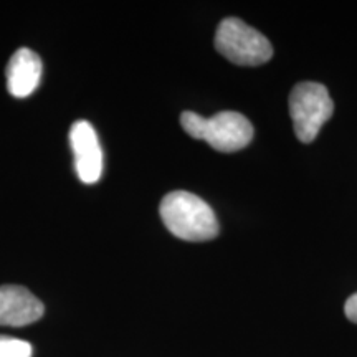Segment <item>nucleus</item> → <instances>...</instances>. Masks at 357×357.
Masks as SVG:
<instances>
[{
    "label": "nucleus",
    "instance_id": "3",
    "mask_svg": "<svg viewBox=\"0 0 357 357\" xmlns=\"http://www.w3.org/2000/svg\"><path fill=\"white\" fill-rule=\"evenodd\" d=\"M215 48L231 63L242 66L263 65L273 55L270 40L235 17L220 22L215 33Z\"/></svg>",
    "mask_w": 357,
    "mask_h": 357
},
{
    "label": "nucleus",
    "instance_id": "5",
    "mask_svg": "<svg viewBox=\"0 0 357 357\" xmlns=\"http://www.w3.org/2000/svg\"><path fill=\"white\" fill-rule=\"evenodd\" d=\"M70 144L79 181L84 184H95L100 181L102 151L95 128L88 121H77L70 129Z\"/></svg>",
    "mask_w": 357,
    "mask_h": 357
},
{
    "label": "nucleus",
    "instance_id": "6",
    "mask_svg": "<svg viewBox=\"0 0 357 357\" xmlns=\"http://www.w3.org/2000/svg\"><path fill=\"white\" fill-rule=\"evenodd\" d=\"M45 306L35 294L19 284L0 287V326L32 324L43 316Z\"/></svg>",
    "mask_w": 357,
    "mask_h": 357
},
{
    "label": "nucleus",
    "instance_id": "4",
    "mask_svg": "<svg viewBox=\"0 0 357 357\" xmlns=\"http://www.w3.org/2000/svg\"><path fill=\"white\" fill-rule=\"evenodd\" d=\"M333 111L331 96L321 83H298L289 95V114L294 132L305 144L316 139L324 123L331 119Z\"/></svg>",
    "mask_w": 357,
    "mask_h": 357
},
{
    "label": "nucleus",
    "instance_id": "2",
    "mask_svg": "<svg viewBox=\"0 0 357 357\" xmlns=\"http://www.w3.org/2000/svg\"><path fill=\"white\" fill-rule=\"evenodd\" d=\"M181 126L194 139H202L218 153H236L252 142L253 126L236 111H222L212 118L184 111Z\"/></svg>",
    "mask_w": 357,
    "mask_h": 357
},
{
    "label": "nucleus",
    "instance_id": "8",
    "mask_svg": "<svg viewBox=\"0 0 357 357\" xmlns=\"http://www.w3.org/2000/svg\"><path fill=\"white\" fill-rule=\"evenodd\" d=\"M30 342L17 337L0 336V357H32Z\"/></svg>",
    "mask_w": 357,
    "mask_h": 357
},
{
    "label": "nucleus",
    "instance_id": "9",
    "mask_svg": "<svg viewBox=\"0 0 357 357\" xmlns=\"http://www.w3.org/2000/svg\"><path fill=\"white\" fill-rule=\"evenodd\" d=\"M344 312H346L347 319L357 324V293H354L352 296L347 298L346 306H344Z\"/></svg>",
    "mask_w": 357,
    "mask_h": 357
},
{
    "label": "nucleus",
    "instance_id": "1",
    "mask_svg": "<svg viewBox=\"0 0 357 357\" xmlns=\"http://www.w3.org/2000/svg\"><path fill=\"white\" fill-rule=\"evenodd\" d=\"M159 212L167 230L181 240L207 242L218 235V222L212 207L190 192H169L160 202Z\"/></svg>",
    "mask_w": 357,
    "mask_h": 357
},
{
    "label": "nucleus",
    "instance_id": "7",
    "mask_svg": "<svg viewBox=\"0 0 357 357\" xmlns=\"http://www.w3.org/2000/svg\"><path fill=\"white\" fill-rule=\"evenodd\" d=\"M7 89L15 98H29L42 78V60L30 48H19L8 60Z\"/></svg>",
    "mask_w": 357,
    "mask_h": 357
}]
</instances>
